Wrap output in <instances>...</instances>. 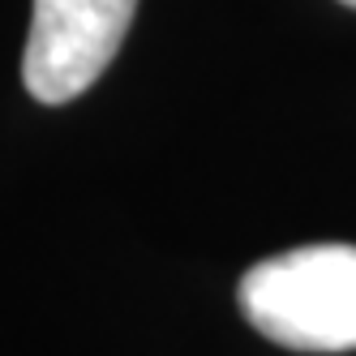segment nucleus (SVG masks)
Here are the masks:
<instances>
[{"instance_id":"obj_2","label":"nucleus","mask_w":356,"mask_h":356,"mask_svg":"<svg viewBox=\"0 0 356 356\" xmlns=\"http://www.w3.org/2000/svg\"><path fill=\"white\" fill-rule=\"evenodd\" d=\"M138 0H35L22 82L39 104H69L99 82L129 35Z\"/></svg>"},{"instance_id":"obj_1","label":"nucleus","mask_w":356,"mask_h":356,"mask_svg":"<svg viewBox=\"0 0 356 356\" xmlns=\"http://www.w3.org/2000/svg\"><path fill=\"white\" fill-rule=\"evenodd\" d=\"M241 309L279 348H356V245H305L258 262L241 279Z\"/></svg>"},{"instance_id":"obj_3","label":"nucleus","mask_w":356,"mask_h":356,"mask_svg":"<svg viewBox=\"0 0 356 356\" xmlns=\"http://www.w3.org/2000/svg\"><path fill=\"white\" fill-rule=\"evenodd\" d=\"M343 5H352V9H356V0H343Z\"/></svg>"}]
</instances>
